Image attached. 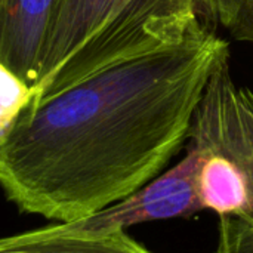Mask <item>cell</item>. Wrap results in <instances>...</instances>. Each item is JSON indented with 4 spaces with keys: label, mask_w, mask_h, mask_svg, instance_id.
Here are the masks:
<instances>
[{
    "label": "cell",
    "mask_w": 253,
    "mask_h": 253,
    "mask_svg": "<svg viewBox=\"0 0 253 253\" xmlns=\"http://www.w3.org/2000/svg\"><path fill=\"white\" fill-rule=\"evenodd\" d=\"M211 18L240 39L253 33V0H203Z\"/></svg>",
    "instance_id": "9"
},
{
    "label": "cell",
    "mask_w": 253,
    "mask_h": 253,
    "mask_svg": "<svg viewBox=\"0 0 253 253\" xmlns=\"http://www.w3.org/2000/svg\"><path fill=\"white\" fill-rule=\"evenodd\" d=\"M200 150L205 153L199 181L203 209L213 211L219 218L246 215L251 208V196L243 172L225 156L205 148Z\"/></svg>",
    "instance_id": "7"
},
{
    "label": "cell",
    "mask_w": 253,
    "mask_h": 253,
    "mask_svg": "<svg viewBox=\"0 0 253 253\" xmlns=\"http://www.w3.org/2000/svg\"><path fill=\"white\" fill-rule=\"evenodd\" d=\"M205 153L188 142L185 157L168 172L126 199L79 221L61 222L64 231L74 234H105L132 225L188 218L203 211L200 202V170Z\"/></svg>",
    "instance_id": "4"
},
{
    "label": "cell",
    "mask_w": 253,
    "mask_h": 253,
    "mask_svg": "<svg viewBox=\"0 0 253 253\" xmlns=\"http://www.w3.org/2000/svg\"><path fill=\"white\" fill-rule=\"evenodd\" d=\"M202 9L203 0H58L33 96L64 90Z\"/></svg>",
    "instance_id": "2"
},
{
    "label": "cell",
    "mask_w": 253,
    "mask_h": 253,
    "mask_svg": "<svg viewBox=\"0 0 253 253\" xmlns=\"http://www.w3.org/2000/svg\"><path fill=\"white\" fill-rule=\"evenodd\" d=\"M228 43L199 13L64 90L30 102L0 142V187L22 212L84 219L159 176L188 141Z\"/></svg>",
    "instance_id": "1"
},
{
    "label": "cell",
    "mask_w": 253,
    "mask_h": 253,
    "mask_svg": "<svg viewBox=\"0 0 253 253\" xmlns=\"http://www.w3.org/2000/svg\"><path fill=\"white\" fill-rule=\"evenodd\" d=\"M0 253H153L125 230L105 234H74L59 224L0 239Z\"/></svg>",
    "instance_id": "6"
},
{
    "label": "cell",
    "mask_w": 253,
    "mask_h": 253,
    "mask_svg": "<svg viewBox=\"0 0 253 253\" xmlns=\"http://www.w3.org/2000/svg\"><path fill=\"white\" fill-rule=\"evenodd\" d=\"M252 42H253V40H252Z\"/></svg>",
    "instance_id": "10"
},
{
    "label": "cell",
    "mask_w": 253,
    "mask_h": 253,
    "mask_svg": "<svg viewBox=\"0 0 253 253\" xmlns=\"http://www.w3.org/2000/svg\"><path fill=\"white\" fill-rule=\"evenodd\" d=\"M31 89L0 62V142L30 102Z\"/></svg>",
    "instance_id": "8"
},
{
    "label": "cell",
    "mask_w": 253,
    "mask_h": 253,
    "mask_svg": "<svg viewBox=\"0 0 253 253\" xmlns=\"http://www.w3.org/2000/svg\"><path fill=\"white\" fill-rule=\"evenodd\" d=\"M58 0H0V62L36 84L46 33Z\"/></svg>",
    "instance_id": "5"
},
{
    "label": "cell",
    "mask_w": 253,
    "mask_h": 253,
    "mask_svg": "<svg viewBox=\"0 0 253 253\" xmlns=\"http://www.w3.org/2000/svg\"><path fill=\"white\" fill-rule=\"evenodd\" d=\"M188 142L234 162L249 187V212L219 218L215 253H253V92L234 80L230 58L209 80L194 114Z\"/></svg>",
    "instance_id": "3"
}]
</instances>
